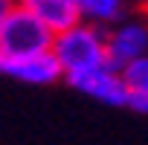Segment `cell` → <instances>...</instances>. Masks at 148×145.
Masks as SVG:
<instances>
[{
	"mask_svg": "<svg viewBox=\"0 0 148 145\" xmlns=\"http://www.w3.org/2000/svg\"><path fill=\"white\" fill-rule=\"evenodd\" d=\"M0 76L15 79L21 84H35V87H49L64 79V72L49 49L41 52H26V55H0Z\"/></svg>",
	"mask_w": 148,
	"mask_h": 145,
	"instance_id": "5b68a950",
	"label": "cell"
},
{
	"mask_svg": "<svg viewBox=\"0 0 148 145\" xmlns=\"http://www.w3.org/2000/svg\"><path fill=\"white\" fill-rule=\"evenodd\" d=\"M49 52L55 55V61H58L64 76L79 72V70H87V67H96V64H105L108 61L105 29H99V26H93L87 21H76L67 29L52 35Z\"/></svg>",
	"mask_w": 148,
	"mask_h": 145,
	"instance_id": "6da1fadb",
	"label": "cell"
},
{
	"mask_svg": "<svg viewBox=\"0 0 148 145\" xmlns=\"http://www.w3.org/2000/svg\"><path fill=\"white\" fill-rule=\"evenodd\" d=\"M18 3H21L26 12H32L52 35L79 21L76 0H18Z\"/></svg>",
	"mask_w": 148,
	"mask_h": 145,
	"instance_id": "8992f818",
	"label": "cell"
},
{
	"mask_svg": "<svg viewBox=\"0 0 148 145\" xmlns=\"http://www.w3.org/2000/svg\"><path fill=\"white\" fill-rule=\"evenodd\" d=\"M105 49L108 61L122 67L131 58H139L148 52V15L131 6L119 21H113L105 29Z\"/></svg>",
	"mask_w": 148,
	"mask_h": 145,
	"instance_id": "3957f363",
	"label": "cell"
},
{
	"mask_svg": "<svg viewBox=\"0 0 148 145\" xmlns=\"http://www.w3.org/2000/svg\"><path fill=\"white\" fill-rule=\"evenodd\" d=\"M119 72H122V81L128 87V96L148 90V52L139 55V58H131L128 64H122Z\"/></svg>",
	"mask_w": 148,
	"mask_h": 145,
	"instance_id": "ba28073f",
	"label": "cell"
},
{
	"mask_svg": "<svg viewBox=\"0 0 148 145\" xmlns=\"http://www.w3.org/2000/svg\"><path fill=\"white\" fill-rule=\"evenodd\" d=\"M128 107L136 110V113H142V116H148V90L131 93V96H128Z\"/></svg>",
	"mask_w": 148,
	"mask_h": 145,
	"instance_id": "9c48e42d",
	"label": "cell"
},
{
	"mask_svg": "<svg viewBox=\"0 0 148 145\" xmlns=\"http://www.w3.org/2000/svg\"><path fill=\"white\" fill-rule=\"evenodd\" d=\"M15 3H18V0H0V18H3V15H6V12H9Z\"/></svg>",
	"mask_w": 148,
	"mask_h": 145,
	"instance_id": "30bf717a",
	"label": "cell"
},
{
	"mask_svg": "<svg viewBox=\"0 0 148 145\" xmlns=\"http://www.w3.org/2000/svg\"><path fill=\"white\" fill-rule=\"evenodd\" d=\"M76 6H79V21H87L99 29H108L134 3L131 0H76Z\"/></svg>",
	"mask_w": 148,
	"mask_h": 145,
	"instance_id": "52a82bcc",
	"label": "cell"
},
{
	"mask_svg": "<svg viewBox=\"0 0 148 145\" xmlns=\"http://www.w3.org/2000/svg\"><path fill=\"white\" fill-rule=\"evenodd\" d=\"M134 6H136L139 12H145V15H148V0H134Z\"/></svg>",
	"mask_w": 148,
	"mask_h": 145,
	"instance_id": "8fae6325",
	"label": "cell"
},
{
	"mask_svg": "<svg viewBox=\"0 0 148 145\" xmlns=\"http://www.w3.org/2000/svg\"><path fill=\"white\" fill-rule=\"evenodd\" d=\"M131 3H134V0H131Z\"/></svg>",
	"mask_w": 148,
	"mask_h": 145,
	"instance_id": "7c38bea8",
	"label": "cell"
},
{
	"mask_svg": "<svg viewBox=\"0 0 148 145\" xmlns=\"http://www.w3.org/2000/svg\"><path fill=\"white\" fill-rule=\"evenodd\" d=\"M52 32L21 3H15L0 18V55H26L49 49Z\"/></svg>",
	"mask_w": 148,
	"mask_h": 145,
	"instance_id": "7a4b0ae2",
	"label": "cell"
},
{
	"mask_svg": "<svg viewBox=\"0 0 148 145\" xmlns=\"http://www.w3.org/2000/svg\"><path fill=\"white\" fill-rule=\"evenodd\" d=\"M64 81L108 107H128V87L122 81V72L116 64L105 61V64H96V67H87V70H79V72H70L64 76Z\"/></svg>",
	"mask_w": 148,
	"mask_h": 145,
	"instance_id": "277c9868",
	"label": "cell"
}]
</instances>
